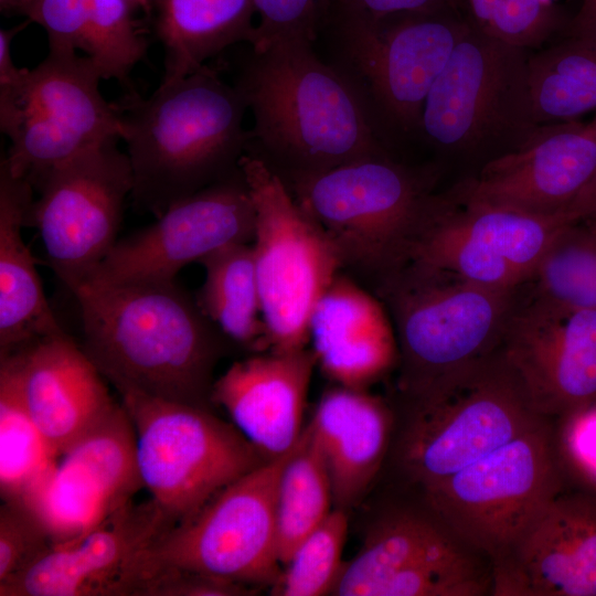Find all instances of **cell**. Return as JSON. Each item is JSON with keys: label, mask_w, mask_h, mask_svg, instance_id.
Wrapping results in <instances>:
<instances>
[{"label": "cell", "mask_w": 596, "mask_h": 596, "mask_svg": "<svg viewBox=\"0 0 596 596\" xmlns=\"http://www.w3.org/2000/svg\"><path fill=\"white\" fill-rule=\"evenodd\" d=\"M70 291L81 311V347L116 391L212 409L227 338L175 279H86Z\"/></svg>", "instance_id": "cell-1"}, {"label": "cell", "mask_w": 596, "mask_h": 596, "mask_svg": "<svg viewBox=\"0 0 596 596\" xmlns=\"http://www.w3.org/2000/svg\"><path fill=\"white\" fill-rule=\"evenodd\" d=\"M118 106L136 210L158 217L238 170L247 106L237 87L206 64L147 98L131 93Z\"/></svg>", "instance_id": "cell-2"}, {"label": "cell", "mask_w": 596, "mask_h": 596, "mask_svg": "<svg viewBox=\"0 0 596 596\" xmlns=\"http://www.w3.org/2000/svg\"><path fill=\"white\" fill-rule=\"evenodd\" d=\"M312 43L279 41L253 50L235 85L253 113V137L289 185L380 155L358 94L316 55Z\"/></svg>", "instance_id": "cell-3"}, {"label": "cell", "mask_w": 596, "mask_h": 596, "mask_svg": "<svg viewBox=\"0 0 596 596\" xmlns=\"http://www.w3.org/2000/svg\"><path fill=\"white\" fill-rule=\"evenodd\" d=\"M398 344V407L419 405L501 348L515 289H497L413 259L374 289Z\"/></svg>", "instance_id": "cell-4"}, {"label": "cell", "mask_w": 596, "mask_h": 596, "mask_svg": "<svg viewBox=\"0 0 596 596\" xmlns=\"http://www.w3.org/2000/svg\"><path fill=\"white\" fill-rule=\"evenodd\" d=\"M387 459L398 485L424 489L540 426L502 345L427 402L398 408Z\"/></svg>", "instance_id": "cell-5"}, {"label": "cell", "mask_w": 596, "mask_h": 596, "mask_svg": "<svg viewBox=\"0 0 596 596\" xmlns=\"http://www.w3.org/2000/svg\"><path fill=\"white\" fill-rule=\"evenodd\" d=\"M344 563L338 596H491L492 563L416 488L398 485Z\"/></svg>", "instance_id": "cell-6"}, {"label": "cell", "mask_w": 596, "mask_h": 596, "mask_svg": "<svg viewBox=\"0 0 596 596\" xmlns=\"http://www.w3.org/2000/svg\"><path fill=\"white\" fill-rule=\"evenodd\" d=\"M288 188L333 245L342 272L374 289L409 259L429 204L414 178L381 155Z\"/></svg>", "instance_id": "cell-7"}, {"label": "cell", "mask_w": 596, "mask_h": 596, "mask_svg": "<svg viewBox=\"0 0 596 596\" xmlns=\"http://www.w3.org/2000/svg\"><path fill=\"white\" fill-rule=\"evenodd\" d=\"M117 392L135 429L142 486L173 525L269 459L213 409Z\"/></svg>", "instance_id": "cell-8"}, {"label": "cell", "mask_w": 596, "mask_h": 596, "mask_svg": "<svg viewBox=\"0 0 596 596\" xmlns=\"http://www.w3.org/2000/svg\"><path fill=\"white\" fill-rule=\"evenodd\" d=\"M88 56L50 52L34 68L0 84V128L10 140L1 161L31 184L77 155L121 139L118 104L99 91Z\"/></svg>", "instance_id": "cell-9"}, {"label": "cell", "mask_w": 596, "mask_h": 596, "mask_svg": "<svg viewBox=\"0 0 596 596\" xmlns=\"http://www.w3.org/2000/svg\"><path fill=\"white\" fill-rule=\"evenodd\" d=\"M238 166L255 211L252 246L269 351L306 349L312 310L342 270L339 256L262 158L243 155Z\"/></svg>", "instance_id": "cell-10"}, {"label": "cell", "mask_w": 596, "mask_h": 596, "mask_svg": "<svg viewBox=\"0 0 596 596\" xmlns=\"http://www.w3.org/2000/svg\"><path fill=\"white\" fill-rule=\"evenodd\" d=\"M294 448L243 475L194 515L168 529L145 555L142 586L156 571L173 567L257 589L272 587L283 571L277 488Z\"/></svg>", "instance_id": "cell-11"}, {"label": "cell", "mask_w": 596, "mask_h": 596, "mask_svg": "<svg viewBox=\"0 0 596 596\" xmlns=\"http://www.w3.org/2000/svg\"><path fill=\"white\" fill-rule=\"evenodd\" d=\"M117 141L77 155L32 184L39 198L26 226L36 230L47 265L68 290L91 277L118 241L134 178Z\"/></svg>", "instance_id": "cell-12"}, {"label": "cell", "mask_w": 596, "mask_h": 596, "mask_svg": "<svg viewBox=\"0 0 596 596\" xmlns=\"http://www.w3.org/2000/svg\"><path fill=\"white\" fill-rule=\"evenodd\" d=\"M551 421L450 477L418 489L490 558L547 501L566 490L552 450Z\"/></svg>", "instance_id": "cell-13"}, {"label": "cell", "mask_w": 596, "mask_h": 596, "mask_svg": "<svg viewBox=\"0 0 596 596\" xmlns=\"http://www.w3.org/2000/svg\"><path fill=\"white\" fill-rule=\"evenodd\" d=\"M579 220L574 212L535 215L464 201L456 211L428 204L409 259L497 289L532 280L558 232Z\"/></svg>", "instance_id": "cell-14"}, {"label": "cell", "mask_w": 596, "mask_h": 596, "mask_svg": "<svg viewBox=\"0 0 596 596\" xmlns=\"http://www.w3.org/2000/svg\"><path fill=\"white\" fill-rule=\"evenodd\" d=\"M454 10L382 19L331 14L327 24L377 104L408 128L419 125L428 92L470 24Z\"/></svg>", "instance_id": "cell-15"}, {"label": "cell", "mask_w": 596, "mask_h": 596, "mask_svg": "<svg viewBox=\"0 0 596 596\" xmlns=\"http://www.w3.org/2000/svg\"><path fill=\"white\" fill-rule=\"evenodd\" d=\"M156 219L152 224L118 240L87 279L174 280L190 263L200 262L225 246L252 243L254 238V205L240 168L177 201Z\"/></svg>", "instance_id": "cell-16"}, {"label": "cell", "mask_w": 596, "mask_h": 596, "mask_svg": "<svg viewBox=\"0 0 596 596\" xmlns=\"http://www.w3.org/2000/svg\"><path fill=\"white\" fill-rule=\"evenodd\" d=\"M172 525L151 499L131 500L0 582V596H139L146 552Z\"/></svg>", "instance_id": "cell-17"}, {"label": "cell", "mask_w": 596, "mask_h": 596, "mask_svg": "<svg viewBox=\"0 0 596 596\" xmlns=\"http://www.w3.org/2000/svg\"><path fill=\"white\" fill-rule=\"evenodd\" d=\"M60 457L23 502L39 515L54 543L88 532L143 487L135 429L121 403Z\"/></svg>", "instance_id": "cell-18"}, {"label": "cell", "mask_w": 596, "mask_h": 596, "mask_svg": "<svg viewBox=\"0 0 596 596\" xmlns=\"http://www.w3.org/2000/svg\"><path fill=\"white\" fill-rule=\"evenodd\" d=\"M521 51L473 21L456 44L425 99L419 126L436 145L468 148L520 113L524 118Z\"/></svg>", "instance_id": "cell-19"}, {"label": "cell", "mask_w": 596, "mask_h": 596, "mask_svg": "<svg viewBox=\"0 0 596 596\" xmlns=\"http://www.w3.org/2000/svg\"><path fill=\"white\" fill-rule=\"evenodd\" d=\"M491 563V596H596V496L563 490Z\"/></svg>", "instance_id": "cell-20"}, {"label": "cell", "mask_w": 596, "mask_h": 596, "mask_svg": "<svg viewBox=\"0 0 596 596\" xmlns=\"http://www.w3.org/2000/svg\"><path fill=\"white\" fill-rule=\"evenodd\" d=\"M595 178L596 124L556 123L543 125L518 149L488 162L464 198L535 215H556L574 212L575 202Z\"/></svg>", "instance_id": "cell-21"}, {"label": "cell", "mask_w": 596, "mask_h": 596, "mask_svg": "<svg viewBox=\"0 0 596 596\" xmlns=\"http://www.w3.org/2000/svg\"><path fill=\"white\" fill-rule=\"evenodd\" d=\"M502 349L546 417L596 397V309L540 298L512 313Z\"/></svg>", "instance_id": "cell-22"}, {"label": "cell", "mask_w": 596, "mask_h": 596, "mask_svg": "<svg viewBox=\"0 0 596 596\" xmlns=\"http://www.w3.org/2000/svg\"><path fill=\"white\" fill-rule=\"evenodd\" d=\"M0 358L11 361L25 407L57 458L117 404L105 377L65 331Z\"/></svg>", "instance_id": "cell-23"}, {"label": "cell", "mask_w": 596, "mask_h": 596, "mask_svg": "<svg viewBox=\"0 0 596 596\" xmlns=\"http://www.w3.org/2000/svg\"><path fill=\"white\" fill-rule=\"evenodd\" d=\"M317 359L311 348L254 353L234 362L212 387L213 405L267 458L281 456L299 440Z\"/></svg>", "instance_id": "cell-24"}, {"label": "cell", "mask_w": 596, "mask_h": 596, "mask_svg": "<svg viewBox=\"0 0 596 596\" xmlns=\"http://www.w3.org/2000/svg\"><path fill=\"white\" fill-rule=\"evenodd\" d=\"M309 338L317 365L337 385L368 389L398 364L386 307L342 270L312 310Z\"/></svg>", "instance_id": "cell-25"}, {"label": "cell", "mask_w": 596, "mask_h": 596, "mask_svg": "<svg viewBox=\"0 0 596 596\" xmlns=\"http://www.w3.org/2000/svg\"><path fill=\"white\" fill-rule=\"evenodd\" d=\"M395 408L366 389L334 385L307 424L327 464L333 509L348 510L366 494L390 454Z\"/></svg>", "instance_id": "cell-26"}, {"label": "cell", "mask_w": 596, "mask_h": 596, "mask_svg": "<svg viewBox=\"0 0 596 596\" xmlns=\"http://www.w3.org/2000/svg\"><path fill=\"white\" fill-rule=\"evenodd\" d=\"M33 187L0 163V356L64 332L50 307L31 251L22 237Z\"/></svg>", "instance_id": "cell-27"}, {"label": "cell", "mask_w": 596, "mask_h": 596, "mask_svg": "<svg viewBox=\"0 0 596 596\" xmlns=\"http://www.w3.org/2000/svg\"><path fill=\"white\" fill-rule=\"evenodd\" d=\"M156 32L163 46L160 84L178 81L237 42L251 43L254 0H157Z\"/></svg>", "instance_id": "cell-28"}, {"label": "cell", "mask_w": 596, "mask_h": 596, "mask_svg": "<svg viewBox=\"0 0 596 596\" xmlns=\"http://www.w3.org/2000/svg\"><path fill=\"white\" fill-rule=\"evenodd\" d=\"M596 110V40L574 35L525 62L524 119L550 125Z\"/></svg>", "instance_id": "cell-29"}, {"label": "cell", "mask_w": 596, "mask_h": 596, "mask_svg": "<svg viewBox=\"0 0 596 596\" xmlns=\"http://www.w3.org/2000/svg\"><path fill=\"white\" fill-rule=\"evenodd\" d=\"M199 263L205 277L195 299L204 315L228 340L269 351L252 244L225 246Z\"/></svg>", "instance_id": "cell-30"}, {"label": "cell", "mask_w": 596, "mask_h": 596, "mask_svg": "<svg viewBox=\"0 0 596 596\" xmlns=\"http://www.w3.org/2000/svg\"><path fill=\"white\" fill-rule=\"evenodd\" d=\"M332 510L333 497L327 464L306 425L284 466L277 488L278 550L283 566Z\"/></svg>", "instance_id": "cell-31"}, {"label": "cell", "mask_w": 596, "mask_h": 596, "mask_svg": "<svg viewBox=\"0 0 596 596\" xmlns=\"http://www.w3.org/2000/svg\"><path fill=\"white\" fill-rule=\"evenodd\" d=\"M55 457L33 423L15 370L0 358V492L3 501H26L54 468Z\"/></svg>", "instance_id": "cell-32"}, {"label": "cell", "mask_w": 596, "mask_h": 596, "mask_svg": "<svg viewBox=\"0 0 596 596\" xmlns=\"http://www.w3.org/2000/svg\"><path fill=\"white\" fill-rule=\"evenodd\" d=\"M532 280L536 298L568 310L596 309V222L579 219L565 225Z\"/></svg>", "instance_id": "cell-33"}, {"label": "cell", "mask_w": 596, "mask_h": 596, "mask_svg": "<svg viewBox=\"0 0 596 596\" xmlns=\"http://www.w3.org/2000/svg\"><path fill=\"white\" fill-rule=\"evenodd\" d=\"M348 526L347 511L333 509L297 546L272 586V594L277 596L331 594L344 565L342 552Z\"/></svg>", "instance_id": "cell-34"}, {"label": "cell", "mask_w": 596, "mask_h": 596, "mask_svg": "<svg viewBox=\"0 0 596 596\" xmlns=\"http://www.w3.org/2000/svg\"><path fill=\"white\" fill-rule=\"evenodd\" d=\"M127 0H91L82 50L103 79L127 82L147 51V41Z\"/></svg>", "instance_id": "cell-35"}, {"label": "cell", "mask_w": 596, "mask_h": 596, "mask_svg": "<svg viewBox=\"0 0 596 596\" xmlns=\"http://www.w3.org/2000/svg\"><path fill=\"white\" fill-rule=\"evenodd\" d=\"M551 444L566 489L596 496V397L552 417Z\"/></svg>", "instance_id": "cell-36"}, {"label": "cell", "mask_w": 596, "mask_h": 596, "mask_svg": "<svg viewBox=\"0 0 596 596\" xmlns=\"http://www.w3.org/2000/svg\"><path fill=\"white\" fill-rule=\"evenodd\" d=\"M333 0H254L257 22L251 41L253 50L275 42H313L328 23Z\"/></svg>", "instance_id": "cell-37"}, {"label": "cell", "mask_w": 596, "mask_h": 596, "mask_svg": "<svg viewBox=\"0 0 596 596\" xmlns=\"http://www.w3.org/2000/svg\"><path fill=\"white\" fill-rule=\"evenodd\" d=\"M46 526L25 503L0 507V582L28 567L53 544Z\"/></svg>", "instance_id": "cell-38"}, {"label": "cell", "mask_w": 596, "mask_h": 596, "mask_svg": "<svg viewBox=\"0 0 596 596\" xmlns=\"http://www.w3.org/2000/svg\"><path fill=\"white\" fill-rule=\"evenodd\" d=\"M557 17L549 0H496L482 31L514 49L542 43L555 29Z\"/></svg>", "instance_id": "cell-39"}, {"label": "cell", "mask_w": 596, "mask_h": 596, "mask_svg": "<svg viewBox=\"0 0 596 596\" xmlns=\"http://www.w3.org/2000/svg\"><path fill=\"white\" fill-rule=\"evenodd\" d=\"M91 0H35L28 20L41 25L47 35L50 52H77Z\"/></svg>", "instance_id": "cell-40"}, {"label": "cell", "mask_w": 596, "mask_h": 596, "mask_svg": "<svg viewBox=\"0 0 596 596\" xmlns=\"http://www.w3.org/2000/svg\"><path fill=\"white\" fill-rule=\"evenodd\" d=\"M257 590L222 577L170 567L152 573L140 596H246Z\"/></svg>", "instance_id": "cell-41"}, {"label": "cell", "mask_w": 596, "mask_h": 596, "mask_svg": "<svg viewBox=\"0 0 596 596\" xmlns=\"http://www.w3.org/2000/svg\"><path fill=\"white\" fill-rule=\"evenodd\" d=\"M457 0H333L331 14L382 19L398 14L432 13L455 9Z\"/></svg>", "instance_id": "cell-42"}, {"label": "cell", "mask_w": 596, "mask_h": 596, "mask_svg": "<svg viewBox=\"0 0 596 596\" xmlns=\"http://www.w3.org/2000/svg\"><path fill=\"white\" fill-rule=\"evenodd\" d=\"M572 34L596 40V0H582L573 20Z\"/></svg>", "instance_id": "cell-43"}, {"label": "cell", "mask_w": 596, "mask_h": 596, "mask_svg": "<svg viewBox=\"0 0 596 596\" xmlns=\"http://www.w3.org/2000/svg\"><path fill=\"white\" fill-rule=\"evenodd\" d=\"M573 210L579 219L596 222V178L575 202Z\"/></svg>", "instance_id": "cell-44"}, {"label": "cell", "mask_w": 596, "mask_h": 596, "mask_svg": "<svg viewBox=\"0 0 596 596\" xmlns=\"http://www.w3.org/2000/svg\"><path fill=\"white\" fill-rule=\"evenodd\" d=\"M473 23L483 29L490 18L496 0H467Z\"/></svg>", "instance_id": "cell-45"}, {"label": "cell", "mask_w": 596, "mask_h": 596, "mask_svg": "<svg viewBox=\"0 0 596 596\" xmlns=\"http://www.w3.org/2000/svg\"><path fill=\"white\" fill-rule=\"evenodd\" d=\"M35 0H0V11L4 14H21L29 19Z\"/></svg>", "instance_id": "cell-46"}, {"label": "cell", "mask_w": 596, "mask_h": 596, "mask_svg": "<svg viewBox=\"0 0 596 596\" xmlns=\"http://www.w3.org/2000/svg\"><path fill=\"white\" fill-rule=\"evenodd\" d=\"M134 9L149 11L157 0H127Z\"/></svg>", "instance_id": "cell-47"}, {"label": "cell", "mask_w": 596, "mask_h": 596, "mask_svg": "<svg viewBox=\"0 0 596 596\" xmlns=\"http://www.w3.org/2000/svg\"><path fill=\"white\" fill-rule=\"evenodd\" d=\"M593 121L596 124V116L594 117Z\"/></svg>", "instance_id": "cell-48"}, {"label": "cell", "mask_w": 596, "mask_h": 596, "mask_svg": "<svg viewBox=\"0 0 596 596\" xmlns=\"http://www.w3.org/2000/svg\"><path fill=\"white\" fill-rule=\"evenodd\" d=\"M595 222V221H594Z\"/></svg>", "instance_id": "cell-49"}]
</instances>
